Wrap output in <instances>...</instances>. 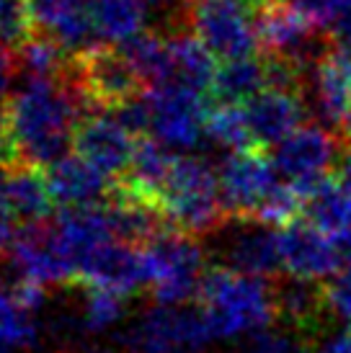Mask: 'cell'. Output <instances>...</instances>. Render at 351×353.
Here are the masks:
<instances>
[{"label": "cell", "instance_id": "6da1fadb", "mask_svg": "<svg viewBox=\"0 0 351 353\" xmlns=\"http://www.w3.org/2000/svg\"><path fill=\"white\" fill-rule=\"evenodd\" d=\"M10 124L23 163L47 168L73 145L78 119L86 114L68 80L29 78L23 88L8 99Z\"/></svg>", "mask_w": 351, "mask_h": 353}, {"label": "cell", "instance_id": "7a4b0ae2", "mask_svg": "<svg viewBox=\"0 0 351 353\" xmlns=\"http://www.w3.org/2000/svg\"><path fill=\"white\" fill-rule=\"evenodd\" d=\"M196 302L215 341L254 338L276 323L274 279L240 274L220 263L207 268Z\"/></svg>", "mask_w": 351, "mask_h": 353}, {"label": "cell", "instance_id": "3957f363", "mask_svg": "<svg viewBox=\"0 0 351 353\" xmlns=\"http://www.w3.org/2000/svg\"><path fill=\"white\" fill-rule=\"evenodd\" d=\"M160 212L178 232L194 237L215 235L227 222L215 168L205 157L173 155V165L160 196Z\"/></svg>", "mask_w": 351, "mask_h": 353}, {"label": "cell", "instance_id": "277c9868", "mask_svg": "<svg viewBox=\"0 0 351 353\" xmlns=\"http://www.w3.org/2000/svg\"><path fill=\"white\" fill-rule=\"evenodd\" d=\"M68 85L88 111H119L129 101L140 99L147 90L142 75L135 70L122 47L93 44L75 52L68 68Z\"/></svg>", "mask_w": 351, "mask_h": 353}, {"label": "cell", "instance_id": "5b68a950", "mask_svg": "<svg viewBox=\"0 0 351 353\" xmlns=\"http://www.w3.org/2000/svg\"><path fill=\"white\" fill-rule=\"evenodd\" d=\"M142 258L158 304H186L199 296L207 274V250L199 237L168 227L142 245Z\"/></svg>", "mask_w": 351, "mask_h": 353}, {"label": "cell", "instance_id": "8992f818", "mask_svg": "<svg viewBox=\"0 0 351 353\" xmlns=\"http://www.w3.org/2000/svg\"><path fill=\"white\" fill-rule=\"evenodd\" d=\"M215 335L202 307L155 304L124 333L129 353H205Z\"/></svg>", "mask_w": 351, "mask_h": 353}, {"label": "cell", "instance_id": "52a82bcc", "mask_svg": "<svg viewBox=\"0 0 351 353\" xmlns=\"http://www.w3.org/2000/svg\"><path fill=\"white\" fill-rule=\"evenodd\" d=\"M290 0H256L258 50L272 57H290L312 68L328 52V37Z\"/></svg>", "mask_w": 351, "mask_h": 353}, {"label": "cell", "instance_id": "ba28073f", "mask_svg": "<svg viewBox=\"0 0 351 353\" xmlns=\"http://www.w3.org/2000/svg\"><path fill=\"white\" fill-rule=\"evenodd\" d=\"M189 29L222 62L251 57L258 50L256 0H196L189 10Z\"/></svg>", "mask_w": 351, "mask_h": 353}, {"label": "cell", "instance_id": "9c48e42d", "mask_svg": "<svg viewBox=\"0 0 351 353\" xmlns=\"http://www.w3.org/2000/svg\"><path fill=\"white\" fill-rule=\"evenodd\" d=\"M341 137H336L325 127L307 124L294 129L290 137L276 145L272 163L279 178L297 188L305 199L321 181L331 176L328 170L341 155Z\"/></svg>", "mask_w": 351, "mask_h": 353}, {"label": "cell", "instance_id": "30bf717a", "mask_svg": "<svg viewBox=\"0 0 351 353\" xmlns=\"http://www.w3.org/2000/svg\"><path fill=\"white\" fill-rule=\"evenodd\" d=\"M220 196L227 219H256L258 209L282 181L258 148L235 150L220 163Z\"/></svg>", "mask_w": 351, "mask_h": 353}, {"label": "cell", "instance_id": "8fae6325", "mask_svg": "<svg viewBox=\"0 0 351 353\" xmlns=\"http://www.w3.org/2000/svg\"><path fill=\"white\" fill-rule=\"evenodd\" d=\"M212 237L220 265L261 279H276L284 271L279 232L261 219H227Z\"/></svg>", "mask_w": 351, "mask_h": 353}, {"label": "cell", "instance_id": "7c38bea8", "mask_svg": "<svg viewBox=\"0 0 351 353\" xmlns=\"http://www.w3.org/2000/svg\"><path fill=\"white\" fill-rule=\"evenodd\" d=\"M150 101V132L166 148L191 150L205 134L207 108L199 90L171 83L147 88Z\"/></svg>", "mask_w": 351, "mask_h": 353}, {"label": "cell", "instance_id": "4fadbf2b", "mask_svg": "<svg viewBox=\"0 0 351 353\" xmlns=\"http://www.w3.org/2000/svg\"><path fill=\"white\" fill-rule=\"evenodd\" d=\"M135 134L111 111H88L78 119L73 134L75 155L88 160L111 181L127 170L135 152Z\"/></svg>", "mask_w": 351, "mask_h": 353}, {"label": "cell", "instance_id": "5bb4252c", "mask_svg": "<svg viewBox=\"0 0 351 353\" xmlns=\"http://www.w3.org/2000/svg\"><path fill=\"white\" fill-rule=\"evenodd\" d=\"M75 286H96V289H108L124 296L137 294L147 286L142 248L122 243V240H108L106 245L98 248L80 265Z\"/></svg>", "mask_w": 351, "mask_h": 353}, {"label": "cell", "instance_id": "9a60e30c", "mask_svg": "<svg viewBox=\"0 0 351 353\" xmlns=\"http://www.w3.org/2000/svg\"><path fill=\"white\" fill-rule=\"evenodd\" d=\"M274 299H276V323H282L290 333L307 341V335H321L331 314L325 284L297 279V276H276L274 279Z\"/></svg>", "mask_w": 351, "mask_h": 353}, {"label": "cell", "instance_id": "2e32d148", "mask_svg": "<svg viewBox=\"0 0 351 353\" xmlns=\"http://www.w3.org/2000/svg\"><path fill=\"white\" fill-rule=\"evenodd\" d=\"M284 274L323 281L339 274V253L333 240L312 222H290L279 232Z\"/></svg>", "mask_w": 351, "mask_h": 353}, {"label": "cell", "instance_id": "e0dca14e", "mask_svg": "<svg viewBox=\"0 0 351 353\" xmlns=\"http://www.w3.org/2000/svg\"><path fill=\"white\" fill-rule=\"evenodd\" d=\"M310 93L315 114L325 127L341 132L351 108V54L328 47L310 72Z\"/></svg>", "mask_w": 351, "mask_h": 353}, {"label": "cell", "instance_id": "ac0fdd59", "mask_svg": "<svg viewBox=\"0 0 351 353\" xmlns=\"http://www.w3.org/2000/svg\"><path fill=\"white\" fill-rule=\"evenodd\" d=\"M248 127L258 148H276L305 119V96L287 90L266 88L254 101L245 103Z\"/></svg>", "mask_w": 351, "mask_h": 353}, {"label": "cell", "instance_id": "d6986e66", "mask_svg": "<svg viewBox=\"0 0 351 353\" xmlns=\"http://www.w3.org/2000/svg\"><path fill=\"white\" fill-rule=\"evenodd\" d=\"M39 31L70 54L93 47V0H31Z\"/></svg>", "mask_w": 351, "mask_h": 353}, {"label": "cell", "instance_id": "ffe728a7", "mask_svg": "<svg viewBox=\"0 0 351 353\" xmlns=\"http://www.w3.org/2000/svg\"><path fill=\"white\" fill-rule=\"evenodd\" d=\"M44 176H47L55 204H59L62 209L98 204L101 196L108 199L111 183H114L111 178L104 176L98 168H93L88 160H83L75 152L62 155L52 165L44 168Z\"/></svg>", "mask_w": 351, "mask_h": 353}, {"label": "cell", "instance_id": "44dd1931", "mask_svg": "<svg viewBox=\"0 0 351 353\" xmlns=\"http://www.w3.org/2000/svg\"><path fill=\"white\" fill-rule=\"evenodd\" d=\"M6 204L10 212L19 216L23 225L29 222H41L52 214V191H49L44 168L19 163L10 168L8 188H6Z\"/></svg>", "mask_w": 351, "mask_h": 353}, {"label": "cell", "instance_id": "7402d4cb", "mask_svg": "<svg viewBox=\"0 0 351 353\" xmlns=\"http://www.w3.org/2000/svg\"><path fill=\"white\" fill-rule=\"evenodd\" d=\"M166 37L171 41V57H173V83L199 90V93L212 88L217 65L215 54L209 52L205 41L194 31H178V34H166Z\"/></svg>", "mask_w": 351, "mask_h": 353}, {"label": "cell", "instance_id": "603a6c76", "mask_svg": "<svg viewBox=\"0 0 351 353\" xmlns=\"http://www.w3.org/2000/svg\"><path fill=\"white\" fill-rule=\"evenodd\" d=\"M266 88H269L266 59H256L251 54L240 59H225V65L217 68L215 83L209 90L217 103L240 106V103L254 101Z\"/></svg>", "mask_w": 351, "mask_h": 353}, {"label": "cell", "instance_id": "cb8c5ba5", "mask_svg": "<svg viewBox=\"0 0 351 353\" xmlns=\"http://www.w3.org/2000/svg\"><path fill=\"white\" fill-rule=\"evenodd\" d=\"M93 29L101 44H124L147 31V6L142 0H93Z\"/></svg>", "mask_w": 351, "mask_h": 353}, {"label": "cell", "instance_id": "d4e9b609", "mask_svg": "<svg viewBox=\"0 0 351 353\" xmlns=\"http://www.w3.org/2000/svg\"><path fill=\"white\" fill-rule=\"evenodd\" d=\"M305 214L328 237L343 235L351 230V194L328 176L305 196Z\"/></svg>", "mask_w": 351, "mask_h": 353}, {"label": "cell", "instance_id": "484cf974", "mask_svg": "<svg viewBox=\"0 0 351 353\" xmlns=\"http://www.w3.org/2000/svg\"><path fill=\"white\" fill-rule=\"evenodd\" d=\"M205 134L217 148H225L230 152L258 148L254 134H251V127H248L245 108L230 106V103H217L212 111H207Z\"/></svg>", "mask_w": 351, "mask_h": 353}, {"label": "cell", "instance_id": "4316f807", "mask_svg": "<svg viewBox=\"0 0 351 353\" xmlns=\"http://www.w3.org/2000/svg\"><path fill=\"white\" fill-rule=\"evenodd\" d=\"M80 289H83V304H80L78 327L83 333H106L108 327H114L127 314V296L124 294L96 289V286H80Z\"/></svg>", "mask_w": 351, "mask_h": 353}, {"label": "cell", "instance_id": "83f0119b", "mask_svg": "<svg viewBox=\"0 0 351 353\" xmlns=\"http://www.w3.org/2000/svg\"><path fill=\"white\" fill-rule=\"evenodd\" d=\"M0 343H6L13 351L16 348L26 351L39 343V325L34 323V314L26 312L3 284H0Z\"/></svg>", "mask_w": 351, "mask_h": 353}, {"label": "cell", "instance_id": "f1b7e54d", "mask_svg": "<svg viewBox=\"0 0 351 353\" xmlns=\"http://www.w3.org/2000/svg\"><path fill=\"white\" fill-rule=\"evenodd\" d=\"M39 34L31 0H0V44L19 52Z\"/></svg>", "mask_w": 351, "mask_h": 353}, {"label": "cell", "instance_id": "f546056e", "mask_svg": "<svg viewBox=\"0 0 351 353\" xmlns=\"http://www.w3.org/2000/svg\"><path fill=\"white\" fill-rule=\"evenodd\" d=\"M147 8L155 13L158 31L163 34H178V31H191L189 29V10L191 3L186 0H142Z\"/></svg>", "mask_w": 351, "mask_h": 353}, {"label": "cell", "instance_id": "4dcf8cb0", "mask_svg": "<svg viewBox=\"0 0 351 353\" xmlns=\"http://www.w3.org/2000/svg\"><path fill=\"white\" fill-rule=\"evenodd\" d=\"M325 296H328V307H331L333 317H339L351 330V271L333 276L325 284Z\"/></svg>", "mask_w": 351, "mask_h": 353}, {"label": "cell", "instance_id": "1f68e13d", "mask_svg": "<svg viewBox=\"0 0 351 353\" xmlns=\"http://www.w3.org/2000/svg\"><path fill=\"white\" fill-rule=\"evenodd\" d=\"M19 72H21L19 52L6 47V44H0V101L8 99V90L16 83Z\"/></svg>", "mask_w": 351, "mask_h": 353}, {"label": "cell", "instance_id": "d6a6232c", "mask_svg": "<svg viewBox=\"0 0 351 353\" xmlns=\"http://www.w3.org/2000/svg\"><path fill=\"white\" fill-rule=\"evenodd\" d=\"M19 216L10 212V206L0 199V255L8 253V248L13 245V240L19 237Z\"/></svg>", "mask_w": 351, "mask_h": 353}, {"label": "cell", "instance_id": "836d02e7", "mask_svg": "<svg viewBox=\"0 0 351 353\" xmlns=\"http://www.w3.org/2000/svg\"><path fill=\"white\" fill-rule=\"evenodd\" d=\"M331 178L351 194V145H343L341 155H339L336 165H333Z\"/></svg>", "mask_w": 351, "mask_h": 353}, {"label": "cell", "instance_id": "e575fe53", "mask_svg": "<svg viewBox=\"0 0 351 353\" xmlns=\"http://www.w3.org/2000/svg\"><path fill=\"white\" fill-rule=\"evenodd\" d=\"M315 353H351V330H341V333L323 338Z\"/></svg>", "mask_w": 351, "mask_h": 353}, {"label": "cell", "instance_id": "d590c367", "mask_svg": "<svg viewBox=\"0 0 351 353\" xmlns=\"http://www.w3.org/2000/svg\"><path fill=\"white\" fill-rule=\"evenodd\" d=\"M341 139H343V142H346V145H351V108H349V114H346V119H343Z\"/></svg>", "mask_w": 351, "mask_h": 353}, {"label": "cell", "instance_id": "8d00e7d4", "mask_svg": "<svg viewBox=\"0 0 351 353\" xmlns=\"http://www.w3.org/2000/svg\"><path fill=\"white\" fill-rule=\"evenodd\" d=\"M10 351H13V348H8L6 343H0V353H10Z\"/></svg>", "mask_w": 351, "mask_h": 353}]
</instances>
